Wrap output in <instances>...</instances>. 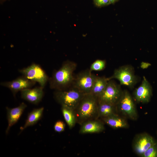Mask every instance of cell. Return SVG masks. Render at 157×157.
Segmentation results:
<instances>
[{
  "instance_id": "3957f363",
  "label": "cell",
  "mask_w": 157,
  "mask_h": 157,
  "mask_svg": "<svg viewBox=\"0 0 157 157\" xmlns=\"http://www.w3.org/2000/svg\"><path fill=\"white\" fill-rule=\"evenodd\" d=\"M85 94L73 87L65 90H56L54 93L56 101L61 105L75 109Z\"/></svg>"
},
{
  "instance_id": "8fae6325",
  "label": "cell",
  "mask_w": 157,
  "mask_h": 157,
  "mask_svg": "<svg viewBox=\"0 0 157 157\" xmlns=\"http://www.w3.org/2000/svg\"><path fill=\"white\" fill-rule=\"evenodd\" d=\"M133 95L137 102L146 103L149 102L152 96V88L151 85L145 76L140 85L134 90Z\"/></svg>"
},
{
  "instance_id": "7402d4cb",
  "label": "cell",
  "mask_w": 157,
  "mask_h": 157,
  "mask_svg": "<svg viewBox=\"0 0 157 157\" xmlns=\"http://www.w3.org/2000/svg\"><path fill=\"white\" fill-rule=\"evenodd\" d=\"M65 124L63 121L60 120L56 121L54 126L55 131L59 133L63 132L65 130Z\"/></svg>"
},
{
  "instance_id": "d4e9b609",
  "label": "cell",
  "mask_w": 157,
  "mask_h": 157,
  "mask_svg": "<svg viewBox=\"0 0 157 157\" xmlns=\"http://www.w3.org/2000/svg\"><path fill=\"white\" fill-rule=\"evenodd\" d=\"M110 4H114L118 1L119 0H109Z\"/></svg>"
},
{
  "instance_id": "2e32d148",
  "label": "cell",
  "mask_w": 157,
  "mask_h": 157,
  "mask_svg": "<svg viewBox=\"0 0 157 157\" xmlns=\"http://www.w3.org/2000/svg\"><path fill=\"white\" fill-rule=\"evenodd\" d=\"M44 110L43 107L33 110L28 114L24 126L20 128L21 131L28 126L36 124L41 118Z\"/></svg>"
},
{
  "instance_id": "ffe728a7",
  "label": "cell",
  "mask_w": 157,
  "mask_h": 157,
  "mask_svg": "<svg viewBox=\"0 0 157 157\" xmlns=\"http://www.w3.org/2000/svg\"><path fill=\"white\" fill-rule=\"evenodd\" d=\"M106 62L105 60L97 59L91 65L89 69L91 72L100 71L104 69L106 67Z\"/></svg>"
},
{
  "instance_id": "44dd1931",
  "label": "cell",
  "mask_w": 157,
  "mask_h": 157,
  "mask_svg": "<svg viewBox=\"0 0 157 157\" xmlns=\"http://www.w3.org/2000/svg\"><path fill=\"white\" fill-rule=\"evenodd\" d=\"M142 157H157V142L153 144L141 156Z\"/></svg>"
},
{
  "instance_id": "d6986e66",
  "label": "cell",
  "mask_w": 157,
  "mask_h": 157,
  "mask_svg": "<svg viewBox=\"0 0 157 157\" xmlns=\"http://www.w3.org/2000/svg\"><path fill=\"white\" fill-rule=\"evenodd\" d=\"M117 110L116 105L107 103L98 102L99 118L102 119L116 114Z\"/></svg>"
},
{
  "instance_id": "30bf717a",
  "label": "cell",
  "mask_w": 157,
  "mask_h": 157,
  "mask_svg": "<svg viewBox=\"0 0 157 157\" xmlns=\"http://www.w3.org/2000/svg\"><path fill=\"white\" fill-rule=\"evenodd\" d=\"M36 82L31 80L24 76L9 81L1 82L0 85L9 88L14 96L19 91L30 88L33 86Z\"/></svg>"
},
{
  "instance_id": "5b68a950",
  "label": "cell",
  "mask_w": 157,
  "mask_h": 157,
  "mask_svg": "<svg viewBox=\"0 0 157 157\" xmlns=\"http://www.w3.org/2000/svg\"><path fill=\"white\" fill-rule=\"evenodd\" d=\"M96 76L89 69L83 70L75 76L72 87L84 94H90Z\"/></svg>"
},
{
  "instance_id": "9c48e42d",
  "label": "cell",
  "mask_w": 157,
  "mask_h": 157,
  "mask_svg": "<svg viewBox=\"0 0 157 157\" xmlns=\"http://www.w3.org/2000/svg\"><path fill=\"white\" fill-rule=\"evenodd\" d=\"M156 142L150 135L143 133L137 135L135 138L133 144L135 152L141 156Z\"/></svg>"
},
{
  "instance_id": "ac0fdd59",
  "label": "cell",
  "mask_w": 157,
  "mask_h": 157,
  "mask_svg": "<svg viewBox=\"0 0 157 157\" xmlns=\"http://www.w3.org/2000/svg\"><path fill=\"white\" fill-rule=\"evenodd\" d=\"M108 81V77L97 76L90 94L97 99L104 91Z\"/></svg>"
},
{
  "instance_id": "5bb4252c",
  "label": "cell",
  "mask_w": 157,
  "mask_h": 157,
  "mask_svg": "<svg viewBox=\"0 0 157 157\" xmlns=\"http://www.w3.org/2000/svg\"><path fill=\"white\" fill-rule=\"evenodd\" d=\"M80 125L79 131L80 134L99 133L105 129L103 123L98 119L88 121Z\"/></svg>"
},
{
  "instance_id": "cb8c5ba5",
  "label": "cell",
  "mask_w": 157,
  "mask_h": 157,
  "mask_svg": "<svg viewBox=\"0 0 157 157\" xmlns=\"http://www.w3.org/2000/svg\"><path fill=\"white\" fill-rule=\"evenodd\" d=\"M151 64L148 63H142L141 64V67L143 68H147L150 66Z\"/></svg>"
},
{
  "instance_id": "7a4b0ae2",
  "label": "cell",
  "mask_w": 157,
  "mask_h": 157,
  "mask_svg": "<svg viewBox=\"0 0 157 157\" xmlns=\"http://www.w3.org/2000/svg\"><path fill=\"white\" fill-rule=\"evenodd\" d=\"M74 110L77 123L80 125L88 121L99 119L97 98L91 94H85Z\"/></svg>"
},
{
  "instance_id": "9a60e30c",
  "label": "cell",
  "mask_w": 157,
  "mask_h": 157,
  "mask_svg": "<svg viewBox=\"0 0 157 157\" xmlns=\"http://www.w3.org/2000/svg\"><path fill=\"white\" fill-rule=\"evenodd\" d=\"M106 124L113 129L128 128V124L124 118L115 114L102 119Z\"/></svg>"
},
{
  "instance_id": "603a6c76",
  "label": "cell",
  "mask_w": 157,
  "mask_h": 157,
  "mask_svg": "<svg viewBox=\"0 0 157 157\" xmlns=\"http://www.w3.org/2000/svg\"><path fill=\"white\" fill-rule=\"evenodd\" d=\"M93 2L95 5L99 8L107 6L110 4L109 0H93Z\"/></svg>"
},
{
  "instance_id": "7c38bea8",
  "label": "cell",
  "mask_w": 157,
  "mask_h": 157,
  "mask_svg": "<svg viewBox=\"0 0 157 157\" xmlns=\"http://www.w3.org/2000/svg\"><path fill=\"white\" fill-rule=\"evenodd\" d=\"M43 88L41 86L32 89H26L21 91L22 99L33 104H36L42 99L44 94Z\"/></svg>"
},
{
  "instance_id": "277c9868",
  "label": "cell",
  "mask_w": 157,
  "mask_h": 157,
  "mask_svg": "<svg viewBox=\"0 0 157 157\" xmlns=\"http://www.w3.org/2000/svg\"><path fill=\"white\" fill-rule=\"evenodd\" d=\"M134 72L132 66L125 65L115 69L113 74L108 78L109 81L113 79H117L120 84L132 88L138 81V77Z\"/></svg>"
},
{
  "instance_id": "e0dca14e",
  "label": "cell",
  "mask_w": 157,
  "mask_h": 157,
  "mask_svg": "<svg viewBox=\"0 0 157 157\" xmlns=\"http://www.w3.org/2000/svg\"><path fill=\"white\" fill-rule=\"evenodd\" d=\"M61 110L69 128L72 129L77 123L74 109L65 106L61 105Z\"/></svg>"
},
{
  "instance_id": "4fadbf2b",
  "label": "cell",
  "mask_w": 157,
  "mask_h": 157,
  "mask_svg": "<svg viewBox=\"0 0 157 157\" xmlns=\"http://www.w3.org/2000/svg\"><path fill=\"white\" fill-rule=\"evenodd\" d=\"M27 106L25 103L22 102L16 107H6L8 121V125L6 131V134L8 133L10 128L17 122Z\"/></svg>"
},
{
  "instance_id": "ba28073f",
  "label": "cell",
  "mask_w": 157,
  "mask_h": 157,
  "mask_svg": "<svg viewBox=\"0 0 157 157\" xmlns=\"http://www.w3.org/2000/svg\"><path fill=\"white\" fill-rule=\"evenodd\" d=\"M19 71L28 79L38 83L43 88L49 80L48 76L41 67L35 63L20 69Z\"/></svg>"
},
{
  "instance_id": "52a82bcc",
  "label": "cell",
  "mask_w": 157,
  "mask_h": 157,
  "mask_svg": "<svg viewBox=\"0 0 157 157\" xmlns=\"http://www.w3.org/2000/svg\"><path fill=\"white\" fill-rule=\"evenodd\" d=\"M122 92L119 85L112 80H109L104 91L98 97V102L116 105Z\"/></svg>"
},
{
  "instance_id": "8992f818",
  "label": "cell",
  "mask_w": 157,
  "mask_h": 157,
  "mask_svg": "<svg viewBox=\"0 0 157 157\" xmlns=\"http://www.w3.org/2000/svg\"><path fill=\"white\" fill-rule=\"evenodd\" d=\"M116 106L117 110L128 118L133 120L137 119L138 115L135 104L131 96L127 90L122 91Z\"/></svg>"
},
{
  "instance_id": "6da1fadb",
  "label": "cell",
  "mask_w": 157,
  "mask_h": 157,
  "mask_svg": "<svg viewBox=\"0 0 157 157\" xmlns=\"http://www.w3.org/2000/svg\"><path fill=\"white\" fill-rule=\"evenodd\" d=\"M77 66V64L73 61L64 62L50 78V88L56 90H63L72 87L75 77L74 73Z\"/></svg>"
}]
</instances>
